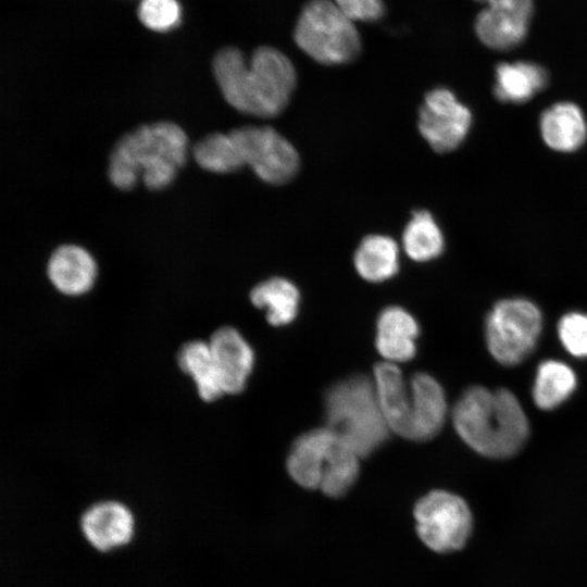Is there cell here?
I'll return each instance as SVG.
<instances>
[{"instance_id":"ac0fdd59","label":"cell","mask_w":587,"mask_h":587,"mask_svg":"<svg viewBox=\"0 0 587 587\" xmlns=\"http://www.w3.org/2000/svg\"><path fill=\"white\" fill-rule=\"evenodd\" d=\"M548 84L547 71L532 62L500 63L496 68L495 97L505 103L530 100Z\"/></svg>"},{"instance_id":"4316f807","label":"cell","mask_w":587,"mask_h":587,"mask_svg":"<svg viewBox=\"0 0 587 587\" xmlns=\"http://www.w3.org/2000/svg\"><path fill=\"white\" fill-rule=\"evenodd\" d=\"M557 330L560 342L571 355L587 358V313H565L559 320Z\"/></svg>"},{"instance_id":"44dd1931","label":"cell","mask_w":587,"mask_h":587,"mask_svg":"<svg viewBox=\"0 0 587 587\" xmlns=\"http://www.w3.org/2000/svg\"><path fill=\"white\" fill-rule=\"evenodd\" d=\"M353 262L363 279L371 283L387 280L399 270L398 245L388 236H366L357 248Z\"/></svg>"},{"instance_id":"9c48e42d","label":"cell","mask_w":587,"mask_h":587,"mask_svg":"<svg viewBox=\"0 0 587 587\" xmlns=\"http://www.w3.org/2000/svg\"><path fill=\"white\" fill-rule=\"evenodd\" d=\"M471 110L448 88L438 87L425 95L419 110V130L439 153L455 150L472 126Z\"/></svg>"},{"instance_id":"2e32d148","label":"cell","mask_w":587,"mask_h":587,"mask_svg":"<svg viewBox=\"0 0 587 587\" xmlns=\"http://www.w3.org/2000/svg\"><path fill=\"white\" fill-rule=\"evenodd\" d=\"M133 525V516L128 509L116 501L93 504L80 520L86 539L100 551H108L128 542Z\"/></svg>"},{"instance_id":"f546056e","label":"cell","mask_w":587,"mask_h":587,"mask_svg":"<svg viewBox=\"0 0 587 587\" xmlns=\"http://www.w3.org/2000/svg\"><path fill=\"white\" fill-rule=\"evenodd\" d=\"M488 4L487 10L498 13L513 15L529 21L532 14V0H477Z\"/></svg>"},{"instance_id":"d4e9b609","label":"cell","mask_w":587,"mask_h":587,"mask_svg":"<svg viewBox=\"0 0 587 587\" xmlns=\"http://www.w3.org/2000/svg\"><path fill=\"white\" fill-rule=\"evenodd\" d=\"M192 155L200 167L213 173H229L242 167L229 133L204 136L193 145Z\"/></svg>"},{"instance_id":"484cf974","label":"cell","mask_w":587,"mask_h":587,"mask_svg":"<svg viewBox=\"0 0 587 587\" xmlns=\"http://www.w3.org/2000/svg\"><path fill=\"white\" fill-rule=\"evenodd\" d=\"M360 457L338 439L326 465L321 486L322 491L329 497L345 495L355 483Z\"/></svg>"},{"instance_id":"277c9868","label":"cell","mask_w":587,"mask_h":587,"mask_svg":"<svg viewBox=\"0 0 587 587\" xmlns=\"http://www.w3.org/2000/svg\"><path fill=\"white\" fill-rule=\"evenodd\" d=\"M326 426L360 458L370 455L390 432L373 378L361 374L334 384L325 396Z\"/></svg>"},{"instance_id":"7c38bea8","label":"cell","mask_w":587,"mask_h":587,"mask_svg":"<svg viewBox=\"0 0 587 587\" xmlns=\"http://www.w3.org/2000/svg\"><path fill=\"white\" fill-rule=\"evenodd\" d=\"M338 438L327 428H315L300 435L287 458V471L300 486L320 488L324 470Z\"/></svg>"},{"instance_id":"ba28073f","label":"cell","mask_w":587,"mask_h":587,"mask_svg":"<svg viewBox=\"0 0 587 587\" xmlns=\"http://www.w3.org/2000/svg\"><path fill=\"white\" fill-rule=\"evenodd\" d=\"M242 166H250L263 182L283 185L300 166L295 147L270 126H241L229 132Z\"/></svg>"},{"instance_id":"30bf717a","label":"cell","mask_w":587,"mask_h":587,"mask_svg":"<svg viewBox=\"0 0 587 587\" xmlns=\"http://www.w3.org/2000/svg\"><path fill=\"white\" fill-rule=\"evenodd\" d=\"M208 342L224 394L241 392L254 364L249 342L230 326L216 329Z\"/></svg>"},{"instance_id":"83f0119b","label":"cell","mask_w":587,"mask_h":587,"mask_svg":"<svg viewBox=\"0 0 587 587\" xmlns=\"http://www.w3.org/2000/svg\"><path fill=\"white\" fill-rule=\"evenodd\" d=\"M138 17L147 28L166 32L179 22L180 8L176 0H141Z\"/></svg>"},{"instance_id":"7402d4cb","label":"cell","mask_w":587,"mask_h":587,"mask_svg":"<svg viewBox=\"0 0 587 587\" xmlns=\"http://www.w3.org/2000/svg\"><path fill=\"white\" fill-rule=\"evenodd\" d=\"M177 363L193 379L203 401L211 402L224 395L209 342L191 340L184 344L178 350Z\"/></svg>"},{"instance_id":"cb8c5ba5","label":"cell","mask_w":587,"mask_h":587,"mask_svg":"<svg viewBox=\"0 0 587 587\" xmlns=\"http://www.w3.org/2000/svg\"><path fill=\"white\" fill-rule=\"evenodd\" d=\"M528 22L485 9L477 15L475 30L478 38L489 48L507 50L517 46L525 38Z\"/></svg>"},{"instance_id":"9a60e30c","label":"cell","mask_w":587,"mask_h":587,"mask_svg":"<svg viewBox=\"0 0 587 587\" xmlns=\"http://www.w3.org/2000/svg\"><path fill=\"white\" fill-rule=\"evenodd\" d=\"M419 335L416 320L401 307H387L377 317L375 346L386 362L397 364L413 359Z\"/></svg>"},{"instance_id":"8fae6325","label":"cell","mask_w":587,"mask_h":587,"mask_svg":"<svg viewBox=\"0 0 587 587\" xmlns=\"http://www.w3.org/2000/svg\"><path fill=\"white\" fill-rule=\"evenodd\" d=\"M411 425L410 440L426 441L442 428L448 403L442 386L432 375L420 372L410 380Z\"/></svg>"},{"instance_id":"52a82bcc","label":"cell","mask_w":587,"mask_h":587,"mask_svg":"<svg viewBox=\"0 0 587 587\" xmlns=\"http://www.w3.org/2000/svg\"><path fill=\"white\" fill-rule=\"evenodd\" d=\"M413 513L419 537L433 551L459 550L471 534L470 508L452 492L430 491L416 502Z\"/></svg>"},{"instance_id":"e0dca14e","label":"cell","mask_w":587,"mask_h":587,"mask_svg":"<svg viewBox=\"0 0 587 587\" xmlns=\"http://www.w3.org/2000/svg\"><path fill=\"white\" fill-rule=\"evenodd\" d=\"M539 130L542 141L551 150L574 152L587 139V121L576 103L560 101L541 113Z\"/></svg>"},{"instance_id":"7a4b0ae2","label":"cell","mask_w":587,"mask_h":587,"mask_svg":"<svg viewBox=\"0 0 587 587\" xmlns=\"http://www.w3.org/2000/svg\"><path fill=\"white\" fill-rule=\"evenodd\" d=\"M452 422L467 447L490 459L515 455L530 432L523 405L508 388L469 387L453 407Z\"/></svg>"},{"instance_id":"603a6c76","label":"cell","mask_w":587,"mask_h":587,"mask_svg":"<svg viewBox=\"0 0 587 587\" xmlns=\"http://www.w3.org/2000/svg\"><path fill=\"white\" fill-rule=\"evenodd\" d=\"M402 243L412 260L427 262L442 253L445 237L433 215L426 210H419L404 228Z\"/></svg>"},{"instance_id":"5bb4252c","label":"cell","mask_w":587,"mask_h":587,"mask_svg":"<svg viewBox=\"0 0 587 587\" xmlns=\"http://www.w3.org/2000/svg\"><path fill=\"white\" fill-rule=\"evenodd\" d=\"M47 275L58 291L76 297L92 288L97 277V264L83 247L62 245L50 255Z\"/></svg>"},{"instance_id":"4fadbf2b","label":"cell","mask_w":587,"mask_h":587,"mask_svg":"<svg viewBox=\"0 0 587 587\" xmlns=\"http://www.w3.org/2000/svg\"><path fill=\"white\" fill-rule=\"evenodd\" d=\"M373 382L377 400L390 432L409 439L411 394L400 369L383 361L374 367Z\"/></svg>"},{"instance_id":"6da1fadb","label":"cell","mask_w":587,"mask_h":587,"mask_svg":"<svg viewBox=\"0 0 587 587\" xmlns=\"http://www.w3.org/2000/svg\"><path fill=\"white\" fill-rule=\"evenodd\" d=\"M212 67L224 99L234 109L259 117L280 114L297 83L292 62L267 46L258 48L249 62L238 49L224 48Z\"/></svg>"},{"instance_id":"d6986e66","label":"cell","mask_w":587,"mask_h":587,"mask_svg":"<svg viewBox=\"0 0 587 587\" xmlns=\"http://www.w3.org/2000/svg\"><path fill=\"white\" fill-rule=\"evenodd\" d=\"M576 386V374L569 364L554 359L544 360L536 369L533 401L544 411L554 410L573 395Z\"/></svg>"},{"instance_id":"8992f818","label":"cell","mask_w":587,"mask_h":587,"mask_svg":"<svg viewBox=\"0 0 587 587\" xmlns=\"http://www.w3.org/2000/svg\"><path fill=\"white\" fill-rule=\"evenodd\" d=\"M542 326V313L532 300L522 297L501 299L485 320L487 349L501 365L521 364L537 347Z\"/></svg>"},{"instance_id":"f1b7e54d","label":"cell","mask_w":587,"mask_h":587,"mask_svg":"<svg viewBox=\"0 0 587 587\" xmlns=\"http://www.w3.org/2000/svg\"><path fill=\"white\" fill-rule=\"evenodd\" d=\"M353 22H374L385 13L383 0H333Z\"/></svg>"},{"instance_id":"ffe728a7","label":"cell","mask_w":587,"mask_h":587,"mask_svg":"<svg viewBox=\"0 0 587 587\" xmlns=\"http://www.w3.org/2000/svg\"><path fill=\"white\" fill-rule=\"evenodd\" d=\"M250 300L254 307L265 311L271 325L284 326L296 319L300 294L287 278L271 277L253 287Z\"/></svg>"},{"instance_id":"5b68a950","label":"cell","mask_w":587,"mask_h":587,"mask_svg":"<svg viewBox=\"0 0 587 587\" xmlns=\"http://www.w3.org/2000/svg\"><path fill=\"white\" fill-rule=\"evenodd\" d=\"M294 39L304 53L325 65L351 62L361 50L354 22L333 0H309L297 20Z\"/></svg>"},{"instance_id":"3957f363","label":"cell","mask_w":587,"mask_h":587,"mask_svg":"<svg viewBox=\"0 0 587 587\" xmlns=\"http://www.w3.org/2000/svg\"><path fill=\"white\" fill-rule=\"evenodd\" d=\"M187 149V135L177 124L161 121L141 125L115 143L109 159V179L121 190L134 188L138 179L148 189H163L185 164Z\"/></svg>"}]
</instances>
